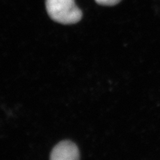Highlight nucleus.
<instances>
[{
    "mask_svg": "<svg viewBox=\"0 0 160 160\" xmlns=\"http://www.w3.org/2000/svg\"><path fill=\"white\" fill-rule=\"evenodd\" d=\"M46 6L49 17L62 24H74L82 18V12L74 0H46Z\"/></svg>",
    "mask_w": 160,
    "mask_h": 160,
    "instance_id": "1",
    "label": "nucleus"
},
{
    "mask_svg": "<svg viewBox=\"0 0 160 160\" xmlns=\"http://www.w3.org/2000/svg\"><path fill=\"white\" fill-rule=\"evenodd\" d=\"M50 158L52 160H76L79 158V152L76 144L64 141L53 149Z\"/></svg>",
    "mask_w": 160,
    "mask_h": 160,
    "instance_id": "2",
    "label": "nucleus"
},
{
    "mask_svg": "<svg viewBox=\"0 0 160 160\" xmlns=\"http://www.w3.org/2000/svg\"><path fill=\"white\" fill-rule=\"evenodd\" d=\"M96 2L102 6H113L119 3L122 0H95Z\"/></svg>",
    "mask_w": 160,
    "mask_h": 160,
    "instance_id": "3",
    "label": "nucleus"
}]
</instances>
